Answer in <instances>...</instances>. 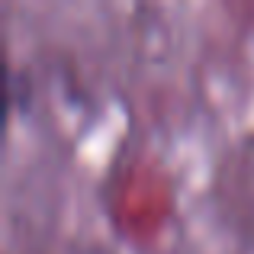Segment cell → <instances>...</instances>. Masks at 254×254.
<instances>
[]
</instances>
